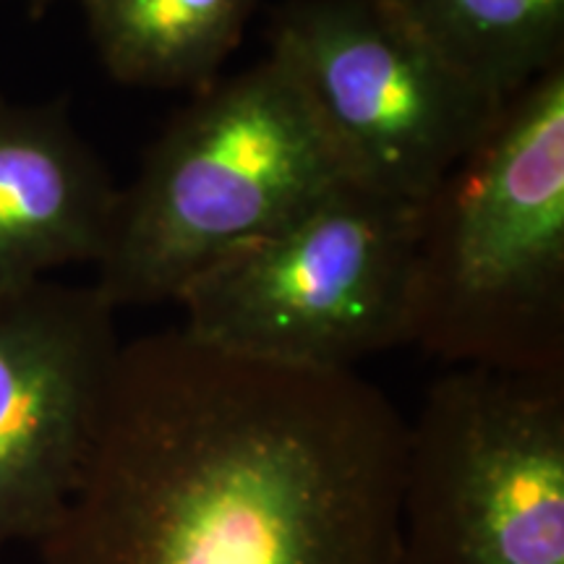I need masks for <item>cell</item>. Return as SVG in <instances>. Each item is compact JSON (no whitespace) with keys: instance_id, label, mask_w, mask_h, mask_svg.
Masks as SVG:
<instances>
[{"instance_id":"1","label":"cell","mask_w":564,"mask_h":564,"mask_svg":"<svg viewBox=\"0 0 564 564\" xmlns=\"http://www.w3.org/2000/svg\"><path fill=\"white\" fill-rule=\"evenodd\" d=\"M408 419L358 371L123 343L40 564H394Z\"/></svg>"},{"instance_id":"2","label":"cell","mask_w":564,"mask_h":564,"mask_svg":"<svg viewBox=\"0 0 564 564\" xmlns=\"http://www.w3.org/2000/svg\"><path fill=\"white\" fill-rule=\"evenodd\" d=\"M411 345L449 369L564 373V66L419 202Z\"/></svg>"},{"instance_id":"3","label":"cell","mask_w":564,"mask_h":564,"mask_svg":"<svg viewBox=\"0 0 564 564\" xmlns=\"http://www.w3.org/2000/svg\"><path fill=\"white\" fill-rule=\"evenodd\" d=\"M348 181L270 55L209 84L121 186L95 288L116 312L175 301L225 253Z\"/></svg>"},{"instance_id":"4","label":"cell","mask_w":564,"mask_h":564,"mask_svg":"<svg viewBox=\"0 0 564 564\" xmlns=\"http://www.w3.org/2000/svg\"><path fill=\"white\" fill-rule=\"evenodd\" d=\"M419 204L350 181L183 288L188 335L257 361L356 371L411 345Z\"/></svg>"},{"instance_id":"5","label":"cell","mask_w":564,"mask_h":564,"mask_svg":"<svg viewBox=\"0 0 564 564\" xmlns=\"http://www.w3.org/2000/svg\"><path fill=\"white\" fill-rule=\"evenodd\" d=\"M394 564H564V373L463 366L429 384Z\"/></svg>"},{"instance_id":"6","label":"cell","mask_w":564,"mask_h":564,"mask_svg":"<svg viewBox=\"0 0 564 564\" xmlns=\"http://www.w3.org/2000/svg\"><path fill=\"white\" fill-rule=\"evenodd\" d=\"M270 58L345 178L400 202L432 194L505 110L384 0H288L272 13Z\"/></svg>"},{"instance_id":"7","label":"cell","mask_w":564,"mask_h":564,"mask_svg":"<svg viewBox=\"0 0 564 564\" xmlns=\"http://www.w3.org/2000/svg\"><path fill=\"white\" fill-rule=\"evenodd\" d=\"M91 285L0 293V560L37 546L79 489L123 340Z\"/></svg>"},{"instance_id":"8","label":"cell","mask_w":564,"mask_h":564,"mask_svg":"<svg viewBox=\"0 0 564 564\" xmlns=\"http://www.w3.org/2000/svg\"><path fill=\"white\" fill-rule=\"evenodd\" d=\"M118 194L66 100H0V293L100 264Z\"/></svg>"},{"instance_id":"9","label":"cell","mask_w":564,"mask_h":564,"mask_svg":"<svg viewBox=\"0 0 564 564\" xmlns=\"http://www.w3.org/2000/svg\"><path fill=\"white\" fill-rule=\"evenodd\" d=\"M112 82L207 89L241 45L257 0H79Z\"/></svg>"},{"instance_id":"10","label":"cell","mask_w":564,"mask_h":564,"mask_svg":"<svg viewBox=\"0 0 564 564\" xmlns=\"http://www.w3.org/2000/svg\"><path fill=\"white\" fill-rule=\"evenodd\" d=\"M440 58L507 105L564 66V0H384Z\"/></svg>"},{"instance_id":"11","label":"cell","mask_w":564,"mask_h":564,"mask_svg":"<svg viewBox=\"0 0 564 564\" xmlns=\"http://www.w3.org/2000/svg\"><path fill=\"white\" fill-rule=\"evenodd\" d=\"M26 3H30L32 17H45V13L51 11L53 6H58L61 0H26Z\"/></svg>"}]
</instances>
